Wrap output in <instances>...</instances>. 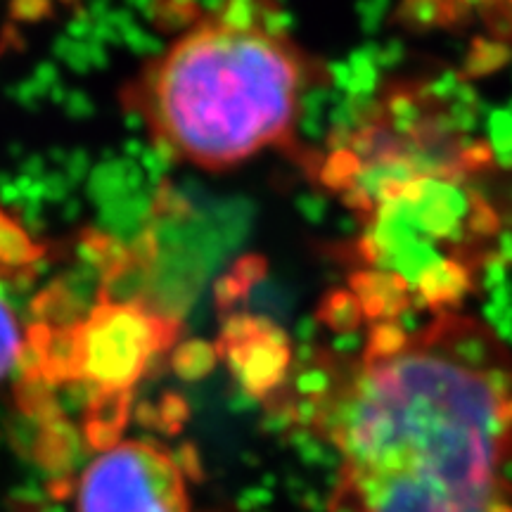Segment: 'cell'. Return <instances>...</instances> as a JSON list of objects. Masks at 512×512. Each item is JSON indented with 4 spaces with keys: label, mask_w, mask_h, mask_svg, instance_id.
Listing matches in <instances>:
<instances>
[{
    "label": "cell",
    "mask_w": 512,
    "mask_h": 512,
    "mask_svg": "<svg viewBox=\"0 0 512 512\" xmlns=\"http://www.w3.org/2000/svg\"><path fill=\"white\" fill-rule=\"evenodd\" d=\"M313 81L266 0H228L147 62L121 98L171 159L221 171L290 145Z\"/></svg>",
    "instance_id": "3"
},
{
    "label": "cell",
    "mask_w": 512,
    "mask_h": 512,
    "mask_svg": "<svg viewBox=\"0 0 512 512\" xmlns=\"http://www.w3.org/2000/svg\"><path fill=\"white\" fill-rule=\"evenodd\" d=\"M491 152L420 86L382 93L318 166L358 223V294L375 323L403 311H456L498 219L479 181Z\"/></svg>",
    "instance_id": "2"
},
{
    "label": "cell",
    "mask_w": 512,
    "mask_h": 512,
    "mask_svg": "<svg viewBox=\"0 0 512 512\" xmlns=\"http://www.w3.org/2000/svg\"><path fill=\"white\" fill-rule=\"evenodd\" d=\"M27 354V332L22 330L19 316L8 304V299L0 294V382L24 363Z\"/></svg>",
    "instance_id": "6"
},
{
    "label": "cell",
    "mask_w": 512,
    "mask_h": 512,
    "mask_svg": "<svg viewBox=\"0 0 512 512\" xmlns=\"http://www.w3.org/2000/svg\"><path fill=\"white\" fill-rule=\"evenodd\" d=\"M38 254H41V249L34 245V240L29 238L27 230L0 209V266H31L38 259Z\"/></svg>",
    "instance_id": "7"
},
{
    "label": "cell",
    "mask_w": 512,
    "mask_h": 512,
    "mask_svg": "<svg viewBox=\"0 0 512 512\" xmlns=\"http://www.w3.org/2000/svg\"><path fill=\"white\" fill-rule=\"evenodd\" d=\"M178 318L143 297L117 299L102 292L98 304L72 323H38L27 332V354L43 380L72 382L117 408L143 380L155 358L174 344Z\"/></svg>",
    "instance_id": "4"
},
{
    "label": "cell",
    "mask_w": 512,
    "mask_h": 512,
    "mask_svg": "<svg viewBox=\"0 0 512 512\" xmlns=\"http://www.w3.org/2000/svg\"><path fill=\"white\" fill-rule=\"evenodd\" d=\"M76 512H195L188 472L169 446L114 437L98 446L74 486Z\"/></svg>",
    "instance_id": "5"
},
{
    "label": "cell",
    "mask_w": 512,
    "mask_h": 512,
    "mask_svg": "<svg viewBox=\"0 0 512 512\" xmlns=\"http://www.w3.org/2000/svg\"><path fill=\"white\" fill-rule=\"evenodd\" d=\"M273 399L337 456L335 512H512V351L470 313L375 323Z\"/></svg>",
    "instance_id": "1"
}]
</instances>
